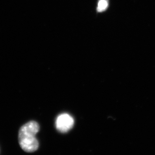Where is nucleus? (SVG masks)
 Returning a JSON list of instances; mask_svg holds the SVG:
<instances>
[{
  "instance_id": "nucleus-1",
  "label": "nucleus",
  "mask_w": 155,
  "mask_h": 155,
  "mask_svg": "<svg viewBox=\"0 0 155 155\" xmlns=\"http://www.w3.org/2000/svg\"><path fill=\"white\" fill-rule=\"evenodd\" d=\"M40 129L38 122L30 121L20 128L18 140L22 149L26 152L33 153L39 147V143L35 136Z\"/></svg>"
},
{
  "instance_id": "nucleus-2",
  "label": "nucleus",
  "mask_w": 155,
  "mask_h": 155,
  "mask_svg": "<svg viewBox=\"0 0 155 155\" xmlns=\"http://www.w3.org/2000/svg\"><path fill=\"white\" fill-rule=\"evenodd\" d=\"M73 118L67 114H61L57 117L55 125L57 130L62 133H67L74 126Z\"/></svg>"
},
{
  "instance_id": "nucleus-3",
  "label": "nucleus",
  "mask_w": 155,
  "mask_h": 155,
  "mask_svg": "<svg viewBox=\"0 0 155 155\" xmlns=\"http://www.w3.org/2000/svg\"><path fill=\"white\" fill-rule=\"evenodd\" d=\"M108 5V3L107 0H100L98 4L97 11L98 12H102L106 10Z\"/></svg>"
}]
</instances>
